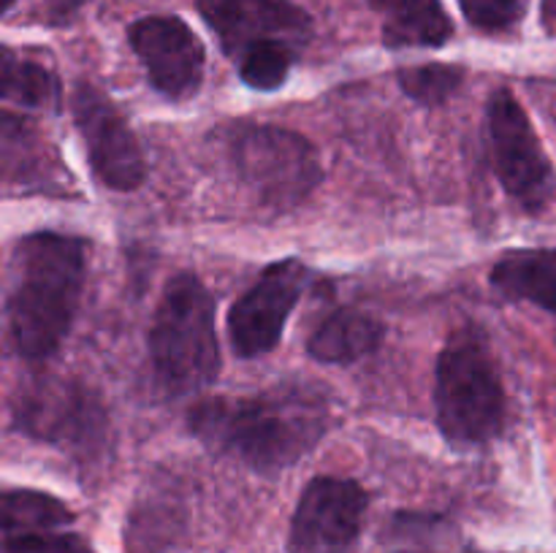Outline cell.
<instances>
[{"label": "cell", "mask_w": 556, "mask_h": 553, "mask_svg": "<svg viewBox=\"0 0 556 553\" xmlns=\"http://www.w3.org/2000/svg\"><path fill=\"white\" fill-rule=\"evenodd\" d=\"M188 423L210 450L275 475L304 459L329 432V396L304 383L253 396H210L195 401Z\"/></svg>", "instance_id": "obj_1"}, {"label": "cell", "mask_w": 556, "mask_h": 553, "mask_svg": "<svg viewBox=\"0 0 556 553\" xmlns=\"http://www.w3.org/2000/svg\"><path fill=\"white\" fill-rule=\"evenodd\" d=\"M85 271V239L36 231L16 242L5 320L22 358L43 361L63 345L79 309Z\"/></svg>", "instance_id": "obj_2"}, {"label": "cell", "mask_w": 556, "mask_h": 553, "mask_svg": "<svg viewBox=\"0 0 556 553\" xmlns=\"http://www.w3.org/2000/svg\"><path fill=\"white\" fill-rule=\"evenodd\" d=\"M150 358L157 385L174 396L206 388L220 374L215 298L195 274L168 280L152 318Z\"/></svg>", "instance_id": "obj_3"}, {"label": "cell", "mask_w": 556, "mask_h": 553, "mask_svg": "<svg viewBox=\"0 0 556 553\" xmlns=\"http://www.w3.org/2000/svg\"><path fill=\"white\" fill-rule=\"evenodd\" d=\"M440 432L454 445H486L505 428L503 377L478 329L451 334L434 369Z\"/></svg>", "instance_id": "obj_4"}, {"label": "cell", "mask_w": 556, "mask_h": 553, "mask_svg": "<svg viewBox=\"0 0 556 553\" xmlns=\"http://www.w3.org/2000/svg\"><path fill=\"white\" fill-rule=\"evenodd\" d=\"M233 163L248 188L271 209H296L324 182L313 141L280 125H250L233 141Z\"/></svg>", "instance_id": "obj_5"}, {"label": "cell", "mask_w": 556, "mask_h": 553, "mask_svg": "<svg viewBox=\"0 0 556 553\" xmlns=\"http://www.w3.org/2000/svg\"><path fill=\"white\" fill-rule=\"evenodd\" d=\"M489 150L494 171L510 198L541 211L554 195V168L543 152L530 117L510 90H494L486 106Z\"/></svg>", "instance_id": "obj_6"}, {"label": "cell", "mask_w": 556, "mask_h": 553, "mask_svg": "<svg viewBox=\"0 0 556 553\" xmlns=\"http://www.w3.org/2000/svg\"><path fill=\"white\" fill-rule=\"evenodd\" d=\"M367 504L356 480L313 477L293 510L288 553H356Z\"/></svg>", "instance_id": "obj_7"}, {"label": "cell", "mask_w": 556, "mask_h": 553, "mask_svg": "<svg viewBox=\"0 0 556 553\" xmlns=\"http://www.w3.org/2000/svg\"><path fill=\"white\" fill-rule=\"evenodd\" d=\"M76 130L87 146V160L101 184L130 193L141 188L147 177V163L136 133L114 101L103 95L90 81H79L71 95Z\"/></svg>", "instance_id": "obj_8"}, {"label": "cell", "mask_w": 556, "mask_h": 553, "mask_svg": "<svg viewBox=\"0 0 556 553\" xmlns=\"http://www.w3.org/2000/svg\"><path fill=\"white\" fill-rule=\"evenodd\" d=\"M307 280L309 271L299 258L277 260L261 271L242 298L233 301L228 312V336L239 358H258L275 350Z\"/></svg>", "instance_id": "obj_9"}, {"label": "cell", "mask_w": 556, "mask_h": 553, "mask_svg": "<svg viewBox=\"0 0 556 553\" xmlns=\"http://www.w3.org/2000/svg\"><path fill=\"white\" fill-rule=\"evenodd\" d=\"M14 421L20 432L43 442L85 450L103 437L106 412L85 385L68 380H38L30 388L20 390Z\"/></svg>", "instance_id": "obj_10"}, {"label": "cell", "mask_w": 556, "mask_h": 553, "mask_svg": "<svg viewBox=\"0 0 556 553\" xmlns=\"http://www.w3.org/2000/svg\"><path fill=\"white\" fill-rule=\"evenodd\" d=\"M128 41L147 79L168 101H188L204 81L206 52L179 16H144L128 27Z\"/></svg>", "instance_id": "obj_11"}, {"label": "cell", "mask_w": 556, "mask_h": 553, "mask_svg": "<svg viewBox=\"0 0 556 553\" xmlns=\"http://www.w3.org/2000/svg\"><path fill=\"white\" fill-rule=\"evenodd\" d=\"M199 11L233 60L266 41L302 49L313 33L309 16L286 0H199Z\"/></svg>", "instance_id": "obj_12"}, {"label": "cell", "mask_w": 556, "mask_h": 553, "mask_svg": "<svg viewBox=\"0 0 556 553\" xmlns=\"http://www.w3.org/2000/svg\"><path fill=\"white\" fill-rule=\"evenodd\" d=\"M383 323L356 307H342L326 314L309 334L307 352L324 363H353L369 356L383 342Z\"/></svg>", "instance_id": "obj_13"}, {"label": "cell", "mask_w": 556, "mask_h": 553, "mask_svg": "<svg viewBox=\"0 0 556 553\" xmlns=\"http://www.w3.org/2000/svg\"><path fill=\"white\" fill-rule=\"evenodd\" d=\"M492 287L556 314V249H510L494 263Z\"/></svg>", "instance_id": "obj_14"}, {"label": "cell", "mask_w": 556, "mask_h": 553, "mask_svg": "<svg viewBox=\"0 0 556 553\" xmlns=\"http://www.w3.org/2000/svg\"><path fill=\"white\" fill-rule=\"evenodd\" d=\"M383 14V43L389 49L443 47L454 36L451 16L440 0H369Z\"/></svg>", "instance_id": "obj_15"}, {"label": "cell", "mask_w": 556, "mask_h": 553, "mask_svg": "<svg viewBox=\"0 0 556 553\" xmlns=\"http://www.w3.org/2000/svg\"><path fill=\"white\" fill-rule=\"evenodd\" d=\"M43 146L47 144L30 128V123H25V119L11 112L3 114V166L9 182L16 179L20 184H52V179L63 173V166L58 160H33V155L41 152Z\"/></svg>", "instance_id": "obj_16"}, {"label": "cell", "mask_w": 556, "mask_h": 553, "mask_svg": "<svg viewBox=\"0 0 556 553\" xmlns=\"http://www.w3.org/2000/svg\"><path fill=\"white\" fill-rule=\"evenodd\" d=\"M0 95L5 103H20L27 108H58L60 81L47 65L22 60L11 49H3Z\"/></svg>", "instance_id": "obj_17"}, {"label": "cell", "mask_w": 556, "mask_h": 553, "mask_svg": "<svg viewBox=\"0 0 556 553\" xmlns=\"http://www.w3.org/2000/svg\"><path fill=\"white\" fill-rule=\"evenodd\" d=\"M68 504L30 488H11L3 493V531L38 529V526H71Z\"/></svg>", "instance_id": "obj_18"}, {"label": "cell", "mask_w": 556, "mask_h": 553, "mask_svg": "<svg viewBox=\"0 0 556 553\" xmlns=\"http://www.w3.org/2000/svg\"><path fill=\"white\" fill-rule=\"evenodd\" d=\"M299 57V47L286 41H266L258 47H250L242 57L237 60L239 76L253 90H277L286 85L293 63Z\"/></svg>", "instance_id": "obj_19"}, {"label": "cell", "mask_w": 556, "mask_h": 553, "mask_svg": "<svg viewBox=\"0 0 556 553\" xmlns=\"http://www.w3.org/2000/svg\"><path fill=\"white\" fill-rule=\"evenodd\" d=\"M396 79H400V87L407 98L424 103V106H440L456 95V90L465 81V68L445 63L413 65V68H402Z\"/></svg>", "instance_id": "obj_20"}, {"label": "cell", "mask_w": 556, "mask_h": 553, "mask_svg": "<svg viewBox=\"0 0 556 553\" xmlns=\"http://www.w3.org/2000/svg\"><path fill=\"white\" fill-rule=\"evenodd\" d=\"M3 553H92V548L68 526H38L3 531Z\"/></svg>", "instance_id": "obj_21"}, {"label": "cell", "mask_w": 556, "mask_h": 553, "mask_svg": "<svg viewBox=\"0 0 556 553\" xmlns=\"http://www.w3.org/2000/svg\"><path fill=\"white\" fill-rule=\"evenodd\" d=\"M530 0H459L462 14L483 33H505L519 25Z\"/></svg>", "instance_id": "obj_22"}, {"label": "cell", "mask_w": 556, "mask_h": 553, "mask_svg": "<svg viewBox=\"0 0 556 553\" xmlns=\"http://www.w3.org/2000/svg\"><path fill=\"white\" fill-rule=\"evenodd\" d=\"M546 20L556 27V0H546Z\"/></svg>", "instance_id": "obj_23"}, {"label": "cell", "mask_w": 556, "mask_h": 553, "mask_svg": "<svg viewBox=\"0 0 556 553\" xmlns=\"http://www.w3.org/2000/svg\"><path fill=\"white\" fill-rule=\"evenodd\" d=\"M14 5V0H3V11H9Z\"/></svg>", "instance_id": "obj_24"}, {"label": "cell", "mask_w": 556, "mask_h": 553, "mask_svg": "<svg viewBox=\"0 0 556 553\" xmlns=\"http://www.w3.org/2000/svg\"><path fill=\"white\" fill-rule=\"evenodd\" d=\"M402 553H413V551H402Z\"/></svg>", "instance_id": "obj_25"}]
</instances>
